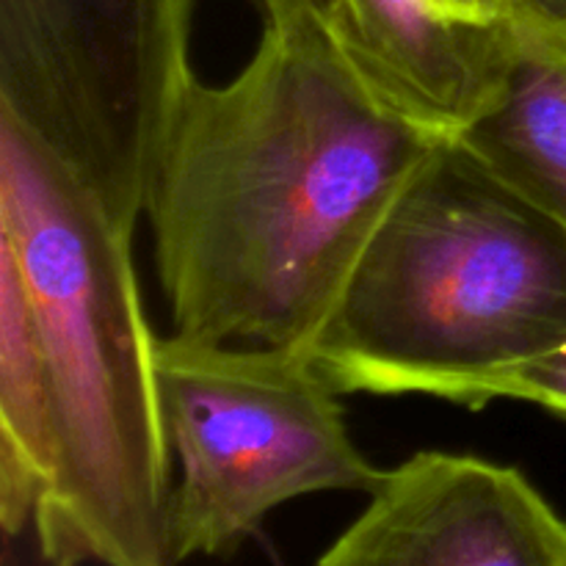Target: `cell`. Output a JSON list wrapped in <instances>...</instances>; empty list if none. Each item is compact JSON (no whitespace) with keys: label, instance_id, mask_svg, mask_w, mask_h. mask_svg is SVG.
Returning a JSON list of instances; mask_svg holds the SVG:
<instances>
[{"label":"cell","instance_id":"obj_6","mask_svg":"<svg viewBox=\"0 0 566 566\" xmlns=\"http://www.w3.org/2000/svg\"><path fill=\"white\" fill-rule=\"evenodd\" d=\"M315 566H566V520L517 468L423 451L387 470Z\"/></svg>","mask_w":566,"mask_h":566},{"label":"cell","instance_id":"obj_4","mask_svg":"<svg viewBox=\"0 0 566 566\" xmlns=\"http://www.w3.org/2000/svg\"><path fill=\"white\" fill-rule=\"evenodd\" d=\"M158 379L180 464L169 503L175 564L230 556L296 497L370 495L385 481L307 352L171 335L158 343Z\"/></svg>","mask_w":566,"mask_h":566},{"label":"cell","instance_id":"obj_3","mask_svg":"<svg viewBox=\"0 0 566 566\" xmlns=\"http://www.w3.org/2000/svg\"><path fill=\"white\" fill-rule=\"evenodd\" d=\"M566 346V227L434 144L370 232L310 357L340 392L462 401Z\"/></svg>","mask_w":566,"mask_h":566},{"label":"cell","instance_id":"obj_2","mask_svg":"<svg viewBox=\"0 0 566 566\" xmlns=\"http://www.w3.org/2000/svg\"><path fill=\"white\" fill-rule=\"evenodd\" d=\"M0 247L14 254L42 340L53 479L33 512L50 566H177L158 343L133 232L0 111Z\"/></svg>","mask_w":566,"mask_h":566},{"label":"cell","instance_id":"obj_5","mask_svg":"<svg viewBox=\"0 0 566 566\" xmlns=\"http://www.w3.org/2000/svg\"><path fill=\"white\" fill-rule=\"evenodd\" d=\"M197 0H0V111L136 235L182 94Z\"/></svg>","mask_w":566,"mask_h":566},{"label":"cell","instance_id":"obj_11","mask_svg":"<svg viewBox=\"0 0 566 566\" xmlns=\"http://www.w3.org/2000/svg\"><path fill=\"white\" fill-rule=\"evenodd\" d=\"M509 14L566 53V0H512Z\"/></svg>","mask_w":566,"mask_h":566},{"label":"cell","instance_id":"obj_7","mask_svg":"<svg viewBox=\"0 0 566 566\" xmlns=\"http://www.w3.org/2000/svg\"><path fill=\"white\" fill-rule=\"evenodd\" d=\"M332 39L385 103L440 136L462 133L501 88L512 20L453 0H332Z\"/></svg>","mask_w":566,"mask_h":566},{"label":"cell","instance_id":"obj_8","mask_svg":"<svg viewBox=\"0 0 566 566\" xmlns=\"http://www.w3.org/2000/svg\"><path fill=\"white\" fill-rule=\"evenodd\" d=\"M512 20V53L492 103L457 133L501 180L566 227V53Z\"/></svg>","mask_w":566,"mask_h":566},{"label":"cell","instance_id":"obj_12","mask_svg":"<svg viewBox=\"0 0 566 566\" xmlns=\"http://www.w3.org/2000/svg\"><path fill=\"white\" fill-rule=\"evenodd\" d=\"M459 9L470 11L475 17H490V20H497V17H506L509 9H512V0H453Z\"/></svg>","mask_w":566,"mask_h":566},{"label":"cell","instance_id":"obj_14","mask_svg":"<svg viewBox=\"0 0 566 566\" xmlns=\"http://www.w3.org/2000/svg\"><path fill=\"white\" fill-rule=\"evenodd\" d=\"M252 3H258V0H252Z\"/></svg>","mask_w":566,"mask_h":566},{"label":"cell","instance_id":"obj_9","mask_svg":"<svg viewBox=\"0 0 566 566\" xmlns=\"http://www.w3.org/2000/svg\"><path fill=\"white\" fill-rule=\"evenodd\" d=\"M53 464V415L36 313L14 254L0 247V525L9 539L33 523Z\"/></svg>","mask_w":566,"mask_h":566},{"label":"cell","instance_id":"obj_10","mask_svg":"<svg viewBox=\"0 0 566 566\" xmlns=\"http://www.w3.org/2000/svg\"><path fill=\"white\" fill-rule=\"evenodd\" d=\"M492 401H528L566 418V346L475 381L459 403L481 409Z\"/></svg>","mask_w":566,"mask_h":566},{"label":"cell","instance_id":"obj_1","mask_svg":"<svg viewBox=\"0 0 566 566\" xmlns=\"http://www.w3.org/2000/svg\"><path fill=\"white\" fill-rule=\"evenodd\" d=\"M359 77L324 14H265L249 64L193 77L147 210L171 335L307 352L385 210L440 142Z\"/></svg>","mask_w":566,"mask_h":566},{"label":"cell","instance_id":"obj_13","mask_svg":"<svg viewBox=\"0 0 566 566\" xmlns=\"http://www.w3.org/2000/svg\"><path fill=\"white\" fill-rule=\"evenodd\" d=\"M258 6L265 11H276V9H291V6H313V9H318L321 14L326 17V11H329L332 0H258Z\"/></svg>","mask_w":566,"mask_h":566}]
</instances>
